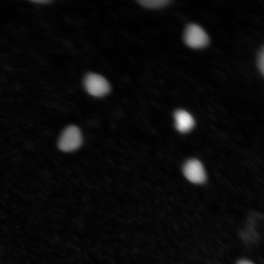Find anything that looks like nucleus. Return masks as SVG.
I'll use <instances>...</instances> for the list:
<instances>
[{
  "label": "nucleus",
  "instance_id": "nucleus-1",
  "mask_svg": "<svg viewBox=\"0 0 264 264\" xmlns=\"http://www.w3.org/2000/svg\"><path fill=\"white\" fill-rule=\"evenodd\" d=\"M82 138L79 128L71 125L66 128L61 134L58 142L59 148L63 152H71L81 145Z\"/></svg>",
  "mask_w": 264,
  "mask_h": 264
},
{
  "label": "nucleus",
  "instance_id": "nucleus-2",
  "mask_svg": "<svg viewBox=\"0 0 264 264\" xmlns=\"http://www.w3.org/2000/svg\"><path fill=\"white\" fill-rule=\"evenodd\" d=\"M184 41L190 47L198 48L206 46L208 43L209 38L201 27L192 23L188 25L184 31Z\"/></svg>",
  "mask_w": 264,
  "mask_h": 264
},
{
  "label": "nucleus",
  "instance_id": "nucleus-3",
  "mask_svg": "<svg viewBox=\"0 0 264 264\" xmlns=\"http://www.w3.org/2000/svg\"><path fill=\"white\" fill-rule=\"evenodd\" d=\"M84 85L87 91L96 97L103 96L110 90L108 82L102 76L95 73H89L86 76Z\"/></svg>",
  "mask_w": 264,
  "mask_h": 264
},
{
  "label": "nucleus",
  "instance_id": "nucleus-4",
  "mask_svg": "<svg viewBox=\"0 0 264 264\" xmlns=\"http://www.w3.org/2000/svg\"><path fill=\"white\" fill-rule=\"evenodd\" d=\"M186 177L192 182L201 183L205 181V174L201 163L197 160L187 161L183 168Z\"/></svg>",
  "mask_w": 264,
  "mask_h": 264
},
{
  "label": "nucleus",
  "instance_id": "nucleus-5",
  "mask_svg": "<svg viewBox=\"0 0 264 264\" xmlns=\"http://www.w3.org/2000/svg\"><path fill=\"white\" fill-rule=\"evenodd\" d=\"M176 126L178 131L185 132L190 131L194 125L192 116L186 111L177 110L175 114Z\"/></svg>",
  "mask_w": 264,
  "mask_h": 264
},
{
  "label": "nucleus",
  "instance_id": "nucleus-6",
  "mask_svg": "<svg viewBox=\"0 0 264 264\" xmlns=\"http://www.w3.org/2000/svg\"><path fill=\"white\" fill-rule=\"evenodd\" d=\"M168 0H139L138 2L142 6L147 8H158L166 5Z\"/></svg>",
  "mask_w": 264,
  "mask_h": 264
},
{
  "label": "nucleus",
  "instance_id": "nucleus-7",
  "mask_svg": "<svg viewBox=\"0 0 264 264\" xmlns=\"http://www.w3.org/2000/svg\"><path fill=\"white\" fill-rule=\"evenodd\" d=\"M258 67L262 72L264 74V48H262V50L260 51L258 57Z\"/></svg>",
  "mask_w": 264,
  "mask_h": 264
},
{
  "label": "nucleus",
  "instance_id": "nucleus-8",
  "mask_svg": "<svg viewBox=\"0 0 264 264\" xmlns=\"http://www.w3.org/2000/svg\"><path fill=\"white\" fill-rule=\"evenodd\" d=\"M238 264H253L250 262L247 261H241L240 262L238 263Z\"/></svg>",
  "mask_w": 264,
  "mask_h": 264
}]
</instances>
